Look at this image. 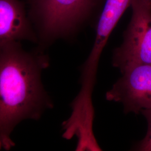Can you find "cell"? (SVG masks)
I'll use <instances>...</instances> for the list:
<instances>
[{
	"label": "cell",
	"mask_w": 151,
	"mask_h": 151,
	"mask_svg": "<svg viewBox=\"0 0 151 151\" xmlns=\"http://www.w3.org/2000/svg\"><path fill=\"white\" fill-rule=\"evenodd\" d=\"M49 65L47 55L40 49L27 51L21 42L0 50V151L15 146L11 134L20 123L38 120L53 107L42 81Z\"/></svg>",
	"instance_id": "6da1fadb"
},
{
	"label": "cell",
	"mask_w": 151,
	"mask_h": 151,
	"mask_svg": "<svg viewBox=\"0 0 151 151\" xmlns=\"http://www.w3.org/2000/svg\"><path fill=\"white\" fill-rule=\"evenodd\" d=\"M101 0H29L28 15L45 47L75 34Z\"/></svg>",
	"instance_id": "7a4b0ae2"
},
{
	"label": "cell",
	"mask_w": 151,
	"mask_h": 151,
	"mask_svg": "<svg viewBox=\"0 0 151 151\" xmlns=\"http://www.w3.org/2000/svg\"><path fill=\"white\" fill-rule=\"evenodd\" d=\"M132 14L123 42L114 50L112 64L122 73L151 63V0H132Z\"/></svg>",
	"instance_id": "3957f363"
},
{
	"label": "cell",
	"mask_w": 151,
	"mask_h": 151,
	"mask_svg": "<svg viewBox=\"0 0 151 151\" xmlns=\"http://www.w3.org/2000/svg\"><path fill=\"white\" fill-rule=\"evenodd\" d=\"M122 74L106 93V100L122 104L125 114L151 109V63L135 65Z\"/></svg>",
	"instance_id": "277c9868"
},
{
	"label": "cell",
	"mask_w": 151,
	"mask_h": 151,
	"mask_svg": "<svg viewBox=\"0 0 151 151\" xmlns=\"http://www.w3.org/2000/svg\"><path fill=\"white\" fill-rule=\"evenodd\" d=\"M38 43L28 14L20 0H0V50L12 42Z\"/></svg>",
	"instance_id": "5b68a950"
},
{
	"label": "cell",
	"mask_w": 151,
	"mask_h": 151,
	"mask_svg": "<svg viewBox=\"0 0 151 151\" xmlns=\"http://www.w3.org/2000/svg\"><path fill=\"white\" fill-rule=\"evenodd\" d=\"M132 0H106L97 24L95 42L88 59L92 63L99 62L109 38Z\"/></svg>",
	"instance_id": "8992f818"
},
{
	"label": "cell",
	"mask_w": 151,
	"mask_h": 151,
	"mask_svg": "<svg viewBox=\"0 0 151 151\" xmlns=\"http://www.w3.org/2000/svg\"><path fill=\"white\" fill-rule=\"evenodd\" d=\"M142 114L147 122V132L145 137L139 141L135 146L134 150L151 151V109L142 110Z\"/></svg>",
	"instance_id": "52a82bcc"
}]
</instances>
